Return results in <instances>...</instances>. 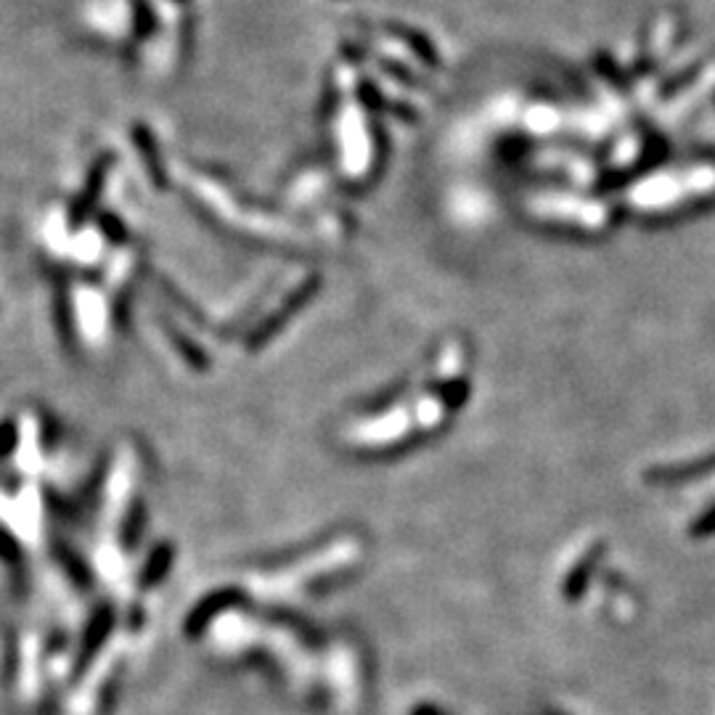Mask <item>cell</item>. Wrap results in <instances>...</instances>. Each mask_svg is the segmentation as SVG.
<instances>
[{
    "mask_svg": "<svg viewBox=\"0 0 715 715\" xmlns=\"http://www.w3.org/2000/svg\"><path fill=\"white\" fill-rule=\"evenodd\" d=\"M133 8H136V32L138 38H149L154 27H157V19L151 14V6L146 0H133Z\"/></svg>",
    "mask_w": 715,
    "mask_h": 715,
    "instance_id": "1",
    "label": "cell"
}]
</instances>
